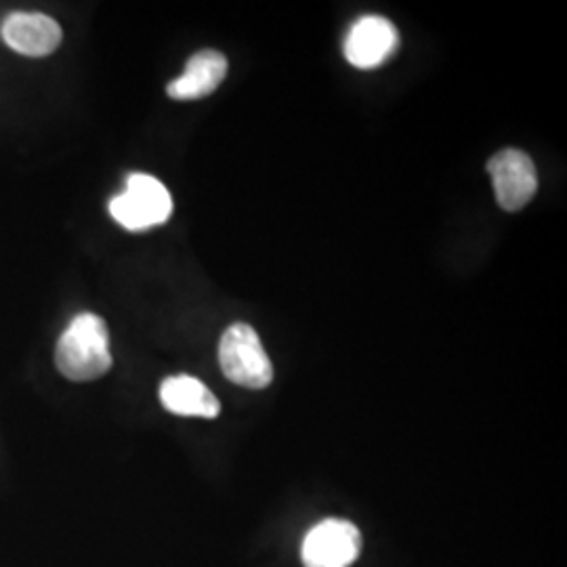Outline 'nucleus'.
Returning a JSON list of instances; mask_svg holds the SVG:
<instances>
[{
    "instance_id": "obj_8",
    "label": "nucleus",
    "mask_w": 567,
    "mask_h": 567,
    "mask_svg": "<svg viewBox=\"0 0 567 567\" xmlns=\"http://www.w3.org/2000/svg\"><path fill=\"white\" fill-rule=\"evenodd\" d=\"M227 76V58L219 51L206 49L187 60L182 76L166 86L171 100L196 102L208 97Z\"/></svg>"
},
{
    "instance_id": "obj_9",
    "label": "nucleus",
    "mask_w": 567,
    "mask_h": 567,
    "mask_svg": "<svg viewBox=\"0 0 567 567\" xmlns=\"http://www.w3.org/2000/svg\"><path fill=\"white\" fill-rule=\"evenodd\" d=\"M161 402L171 414L177 416H198V419H217L221 404L215 393L203 381L177 374L164 379L161 385Z\"/></svg>"
},
{
    "instance_id": "obj_6",
    "label": "nucleus",
    "mask_w": 567,
    "mask_h": 567,
    "mask_svg": "<svg viewBox=\"0 0 567 567\" xmlns=\"http://www.w3.org/2000/svg\"><path fill=\"white\" fill-rule=\"evenodd\" d=\"M398 44L400 34L391 21L381 16H364L351 25L344 39V58L360 70H372L385 63Z\"/></svg>"
},
{
    "instance_id": "obj_7",
    "label": "nucleus",
    "mask_w": 567,
    "mask_h": 567,
    "mask_svg": "<svg viewBox=\"0 0 567 567\" xmlns=\"http://www.w3.org/2000/svg\"><path fill=\"white\" fill-rule=\"evenodd\" d=\"M2 41L25 58L51 55L61 44V28L58 21L44 13L18 11L7 16L0 25Z\"/></svg>"
},
{
    "instance_id": "obj_5",
    "label": "nucleus",
    "mask_w": 567,
    "mask_h": 567,
    "mask_svg": "<svg viewBox=\"0 0 567 567\" xmlns=\"http://www.w3.org/2000/svg\"><path fill=\"white\" fill-rule=\"evenodd\" d=\"M487 173L501 208L508 213L522 210L538 189V173L532 158L522 150H503L489 158Z\"/></svg>"
},
{
    "instance_id": "obj_3",
    "label": "nucleus",
    "mask_w": 567,
    "mask_h": 567,
    "mask_svg": "<svg viewBox=\"0 0 567 567\" xmlns=\"http://www.w3.org/2000/svg\"><path fill=\"white\" fill-rule=\"evenodd\" d=\"M219 365L234 385L265 389L274 381V365L265 353L264 343L255 328L231 324L219 343Z\"/></svg>"
},
{
    "instance_id": "obj_1",
    "label": "nucleus",
    "mask_w": 567,
    "mask_h": 567,
    "mask_svg": "<svg viewBox=\"0 0 567 567\" xmlns=\"http://www.w3.org/2000/svg\"><path fill=\"white\" fill-rule=\"evenodd\" d=\"M55 365L68 381L89 383L112 368L110 332L95 313H81L63 330L55 347Z\"/></svg>"
},
{
    "instance_id": "obj_4",
    "label": "nucleus",
    "mask_w": 567,
    "mask_h": 567,
    "mask_svg": "<svg viewBox=\"0 0 567 567\" xmlns=\"http://www.w3.org/2000/svg\"><path fill=\"white\" fill-rule=\"evenodd\" d=\"M362 553V534L351 522L324 519L305 536V567H351Z\"/></svg>"
},
{
    "instance_id": "obj_2",
    "label": "nucleus",
    "mask_w": 567,
    "mask_h": 567,
    "mask_svg": "<svg viewBox=\"0 0 567 567\" xmlns=\"http://www.w3.org/2000/svg\"><path fill=\"white\" fill-rule=\"evenodd\" d=\"M110 215L128 231H145L171 219L173 198L156 177L133 173L126 189L110 200Z\"/></svg>"
}]
</instances>
